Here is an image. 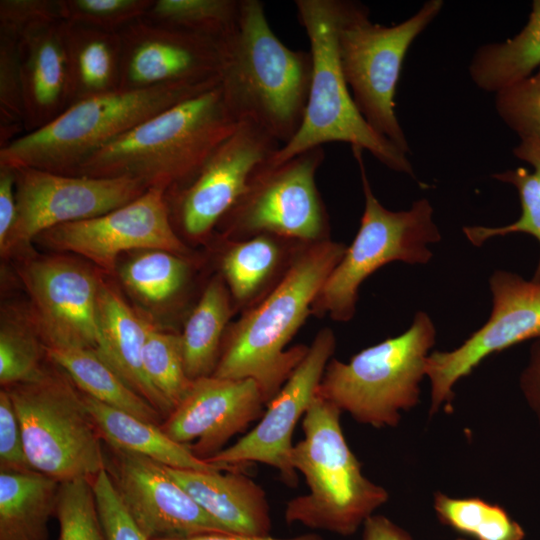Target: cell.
Here are the masks:
<instances>
[{
	"label": "cell",
	"mask_w": 540,
	"mask_h": 540,
	"mask_svg": "<svg viewBox=\"0 0 540 540\" xmlns=\"http://www.w3.org/2000/svg\"><path fill=\"white\" fill-rule=\"evenodd\" d=\"M29 295V317L47 348L98 346L101 277L65 256L30 258L18 268Z\"/></svg>",
	"instance_id": "cell-16"
},
{
	"label": "cell",
	"mask_w": 540,
	"mask_h": 540,
	"mask_svg": "<svg viewBox=\"0 0 540 540\" xmlns=\"http://www.w3.org/2000/svg\"><path fill=\"white\" fill-rule=\"evenodd\" d=\"M45 345L25 315L6 314L0 328V383L2 387L27 383L40 378L48 367Z\"/></svg>",
	"instance_id": "cell-34"
},
{
	"label": "cell",
	"mask_w": 540,
	"mask_h": 540,
	"mask_svg": "<svg viewBox=\"0 0 540 540\" xmlns=\"http://www.w3.org/2000/svg\"><path fill=\"white\" fill-rule=\"evenodd\" d=\"M219 84L119 89L75 102L44 127L0 149V166L73 175L91 155L145 120Z\"/></svg>",
	"instance_id": "cell-5"
},
{
	"label": "cell",
	"mask_w": 540,
	"mask_h": 540,
	"mask_svg": "<svg viewBox=\"0 0 540 540\" xmlns=\"http://www.w3.org/2000/svg\"><path fill=\"white\" fill-rule=\"evenodd\" d=\"M120 89L220 83L226 45L142 18L119 32Z\"/></svg>",
	"instance_id": "cell-18"
},
{
	"label": "cell",
	"mask_w": 540,
	"mask_h": 540,
	"mask_svg": "<svg viewBox=\"0 0 540 540\" xmlns=\"http://www.w3.org/2000/svg\"><path fill=\"white\" fill-rule=\"evenodd\" d=\"M240 11L241 0H154L144 18L226 45Z\"/></svg>",
	"instance_id": "cell-31"
},
{
	"label": "cell",
	"mask_w": 540,
	"mask_h": 540,
	"mask_svg": "<svg viewBox=\"0 0 540 540\" xmlns=\"http://www.w3.org/2000/svg\"><path fill=\"white\" fill-rule=\"evenodd\" d=\"M341 414L316 395L303 416L304 438L293 446L291 463L308 492L286 503L284 520L346 537L388 501L389 493L363 474L344 436Z\"/></svg>",
	"instance_id": "cell-4"
},
{
	"label": "cell",
	"mask_w": 540,
	"mask_h": 540,
	"mask_svg": "<svg viewBox=\"0 0 540 540\" xmlns=\"http://www.w3.org/2000/svg\"><path fill=\"white\" fill-rule=\"evenodd\" d=\"M539 68L540 0H535L522 30L505 41L479 46L471 57L468 72L477 88L496 94Z\"/></svg>",
	"instance_id": "cell-29"
},
{
	"label": "cell",
	"mask_w": 540,
	"mask_h": 540,
	"mask_svg": "<svg viewBox=\"0 0 540 540\" xmlns=\"http://www.w3.org/2000/svg\"><path fill=\"white\" fill-rule=\"evenodd\" d=\"M436 341L431 317L418 311L402 334L367 347L348 362L332 358L317 396L374 428L396 427L419 403L420 383Z\"/></svg>",
	"instance_id": "cell-7"
},
{
	"label": "cell",
	"mask_w": 540,
	"mask_h": 540,
	"mask_svg": "<svg viewBox=\"0 0 540 540\" xmlns=\"http://www.w3.org/2000/svg\"><path fill=\"white\" fill-rule=\"evenodd\" d=\"M352 152L360 170L364 211L353 242L324 282L311 309L312 315H328L338 322L353 318L359 288L372 273L396 261L426 264L432 257L428 245L441 239L428 199L416 200L408 210L385 208L371 189L364 151L353 147Z\"/></svg>",
	"instance_id": "cell-9"
},
{
	"label": "cell",
	"mask_w": 540,
	"mask_h": 540,
	"mask_svg": "<svg viewBox=\"0 0 540 540\" xmlns=\"http://www.w3.org/2000/svg\"><path fill=\"white\" fill-rule=\"evenodd\" d=\"M312 56V77L301 126L270 158L282 162L330 142H344L368 151L387 168L417 180L408 155L378 134L359 112L343 76L336 47L337 0H296Z\"/></svg>",
	"instance_id": "cell-6"
},
{
	"label": "cell",
	"mask_w": 540,
	"mask_h": 540,
	"mask_svg": "<svg viewBox=\"0 0 540 540\" xmlns=\"http://www.w3.org/2000/svg\"><path fill=\"white\" fill-rule=\"evenodd\" d=\"M361 540H413V538L390 518L373 514L362 526Z\"/></svg>",
	"instance_id": "cell-46"
},
{
	"label": "cell",
	"mask_w": 540,
	"mask_h": 540,
	"mask_svg": "<svg viewBox=\"0 0 540 540\" xmlns=\"http://www.w3.org/2000/svg\"><path fill=\"white\" fill-rule=\"evenodd\" d=\"M17 219L2 256H10L53 227L97 217L124 206L147 188L128 177H91L13 168Z\"/></svg>",
	"instance_id": "cell-13"
},
{
	"label": "cell",
	"mask_w": 540,
	"mask_h": 540,
	"mask_svg": "<svg viewBox=\"0 0 540 540\" xmlns=\"http://www.w3.org/2000/svg\"><path fill=\"white\" fill-rule=\"evenodd\" d=\"M142 359L147 379L173 410L193 383L185 370L179 334L150 324Z\"/></svg>",
	"instance_id": "cell-35"
},
{
	"label": "cell",
	"mask_w": 540,
	"mask_h": 540,
	"mask_svg": "<svg viewBox=\"0 0 540 540\" xmlns=\"http://www.w3.org/2000/svg\"><path fill=\"white\" fill-rule=\"evenodd\" d=\"M0 470H33L27 460L21 424L7 391H0Z\"/></svg>",
	"instance_id": "cell-43"
},
{
	"label": "cell",
	"mask_w": 540,
	"mask_h": 540,
	"mask_svg": "<svg viewBox=\"0 0 540 540\" xmlns=\"http://www.w3.org/2000/svg\"><path fill=\"white\" fill-rule=\"evenodd\" d=\"M513 154L531 165L540 187V143L534 139H520L519 144L513 148Z\"/></svg>",
	"instance_id": "cell-48"
},
{
	"label": "cell",
	"mask_w": 540,
	"mask_h": 540,
	"mask_svg": "<svg viewBox=\"0 0 540 540\" xmlns=\"http://www.w3.org/2000/svg\"><path fill=\"white\" fill-rule=\"evenodd\" d=\"M55 515L59 522L58 540H107L91 479L60 483Z\"/></svg>",
	"instance_id": "cell-37"
},
{
	"label": "cell",
	"mask_w": 540,
	"mask_h": 540,
	"mask_svg": "<svg viewBox=\"0 0 540 540\" xmlns=\"http://www.w3.org/2000/svg\"><path fill=\"white\" fill-rule=\"evenodd\" d=\"M492 311L483 326L458 347L433 351L426 364L429 416L450 407L455 385L487 357L529 339H540V282L495 270L489 278Z\"/></svg>",
	"instance_id": "cell-12"
},
{
	"label": "cell",
	"mask_w": 540,
	"mask_h": 540,
	"mask_svg": "<svg viewBox=\"0 0 540 540\" xmlns=\"http://www.w3.org/2000/svg\"><path fill=\"white\" fill-rule=\"evenodd\" d=\"M519 385L540 424V339H536L531 346L529 360L520 375Z\"/></svg>",
	"instance_id": "cell-45"
},
{
	"label": "cell",
	"mask_w": 540,
	"mask_h": 540,
	"mask_svg": "<svg viewBox=\"0 0 540 540\" xmlns=\"http://www.w3.org/2000/svg\"><path fill=\"white\" fill-rule=\"evenodd\" d=\"M498 181L513 185L521 203L520 217L501 227L465 226L462 231L474 245L481 246L487 240L512 233H526L536 238L540 244V187L533 171L524 167L494 173ZM540 282V258L532 278Z\"/></svg>",
	"instance_id": "cell-36"
},
{
	"label": "cell",
	"mask_w": 540,
	"mask_h": 540,
	"mask_svg": "<svg viewBox=\"0 0 540 540\" xmlns=\"http://www.w3.org/2000/svg\"><path fill=\"white\" fill-rule=\"evenodd\" d=\"M35 240L80 255L106 274H112L120 254L130 250L160 249L192 257L171 221L166 191L158 187L103 215L48 229Z\"/></svg>",
	"instance_id": "cell-15"
},
{
	"label": "cell",
	"mask_w": 540,
	"mask_h": 540,
	"mask_svg": "<svg viewBox=\"0 0 540 540\" xmlns=\"http://www.w3.org/2000/svg\"><path fill=\"white\" fill-rule=\"evenodd\" d=\"M239 124L219 84L145 120L91 155L73 175L128 177L167 191L187 183Z\"/></svg>",
	"instance_id": "cell-2"
},
{
	"label": "cell",
	"mask_w": 540,
	"mask_h": 540,
	"mask_svg": "<svg viewBox=\"0 0 540 540\" xmlns=\"http://www.w3.org/2000/svg\"><path fill=\"white\" fill-rule=\"evenodd\" d=\"M25 134L19 41L0 34V149Z\"/></svg>",
	"instance_id": "cell-38"
},
{
	"label": "cell",
	"mask_w": 540,
	"mask_h": 540,
	"mask_svg": "<svg viewBox=\"0 0 540 540\" xmlns=\"http://www.w3.org/2000/svg\"><path fill=\"white\" fill-rule=\"evenodd\" d=\"M164 467L194 501L229 532L270 536L272 519L266 493L248 473Z\"/></svg>",
	"instance_id": "cell-21"
},
{
	"label": "cell",
	"mask_w": 540,
	"mask_h": 540,
	"mask_svg": "<svg viewBox=\"0 0 540 540\" xmlns=\"http://www.w3.org/2000/svg\"><path fill=\"white\" fill-rule=\"evenodd\" d=\"M438 520L474 540H523L522 526L507 511L479 497L458 498L441 491L434 494Z\"/></svg>",
	"instance_id": "cell-33"
},
{
	"label": "cell",
	"mask_w": 540,
	"mask_h": 540,
	"mask_svg": "<svg viewBox=\"0 0 540 540\" xmlns=\"http://www.w3.org/2000/svg\"><path fill=\"white\" fill-rule=\"evenodd\" d=\"M456 540H469V539H466V538H458Z\"/></svg>",
	"instance_id": "cell-49"
},
{
	"label": "cell",
	"mask_w": 540,
	"mask_h": 540,
	"mask_svg": "<svg viewBox=\"0 0 540 540\" xmlns=\"http://www.w3.org/2000/svg\"><path fill=\"white\" fill-rule=\"evenodd\" d=\"M15 181V170L0 166V247L6 243L17 219Z\"/></svg>",
	"instance_id": "cell-44"
},
{
	"label": "cell",
	"mask_w": 540,
	"mask_h": 540,
	"mask_svg": "<svg viewBox=\"0 0 540 540\" xmlns=\"http://www.w3.org/2000/svg\"><path fill=\"white\" fill-rule=\"evenodd\" d=\"M150 322L124 301L120 292L101 278L97 296L98 355L166 418L170 406L153 388L143 368V347Z\"/></svg>",
	"instance_id": "cell-23"
},
{
	"label": "cell",
	"mask_w": 540,
	"mask_h": 540,
	"mask_svg": "<svg viewBox=\"0 0 540 540\" xmlns=\"http://www.w3.org/2000/svg\"><path fill=\"white\" fill-rule=\"evenodd\" d=\"M191 258L160 249L141 250L120 270L123 284L150 303L174 299L191 275Z\"/></svg>",
	"instance_id": "cell-32"
},
{
	"label": "cell",
	"mask_w": 540,
	"mask_h": 540,
	"mask_svg": "<svg viewBox=\"0 0 540 540\" xmlns=\"http://www.w3.org/2000/svg\"><path fill=\"white\" fill-rule=\"evenodd\" d=\"M104 450L105 469L148 540L231 533L203 510L163 465L110 446Z\"/></svg>",
	"instance_id": "cell-19"
},
{
	"label": "cell",
	"mask_w": 540,
	"mask_h": 540,
	"mask_svg": "<svg viewBox=\"0 0 540 540\" xmlns=\"http://www.w3.org/2000/svg\"><path fill=\"white\" fill-rule=\"evenodd\" d=\"M3 388L16 409L33 470L62 483L92 479L105 469L102 439L82 393L60 367L47 368L34 381Z\"/></svg>",
	"instance_id": "cell-10"
},
{
	"label": "cell",
	"mask_w": 540,
	"mask_h": 540,
	"mask_svg": "<svg viewBox=\"0 0 540 540\" xmlns=\"http://www.w3.org/2000/svg\"><path fill=\"white\" fill-rule=\"evenodd\" d=\"M335 347V335L330 328L318 331L307 354L266 406L258 424L234 444L205 460L227 467L262 463L276 469L288 487H296L298 473L291 463L293 433L316 396Z\"/></svg>",
	"instance_id": "cell-17"
},
{
	"label": "cell",
	"mask_w": 540,
	"mask_h": 540,
	"mask_svg": "<svg viewBox=\"0 0 540 540\" xmlns=\"http://www.w3.org/2000/svg\"><path fill=\"white\" fill-rule=\"evenodd\" d=\"M60 21L58 0L0 1V34L18 41L31 32Z\"/></svg>",
	"instance_id": "cell-42"
},
{
	"label": "cell",
	"mask_w": 540,
	"mask_h": 540,
	"mask_svg": "<svg viewBox=\"0 0 540 540\" xmlns=\"http://www.w3.org/2000/svg\"><path fill=\"white\" fill-rule=\"evenodd\" d=\"M46 348L48 359L60 367L83 394L142 420L161 425L164 416L130 388L95 350Z\"/></svg>",
	"instance_id": "cell-30"
},
{
	"label": "cell",
	"mask_w": 540,
	"mask_h": 540,
	"mask_svg": "<svg viewBox=\"0 0 540 540\" xmlns=\"http://www.w3.org/2000/svg\"><path fill=\"white\" fill-rule=\"evenodd\" d=\"M443 5L428 0L411 17L385 26L370 20L364 4L337 0V54L353 100L368 124L407 155L411 149L395 113L396 87L409 47Z\"/></svg>",
	"instance_id": "cell-8"
},
{
	"label": "cell",
	"mask_w": 540,
	"mask_h": 540,
	"mask_svg": "<svg viewBox=\"0 0 540 540\" xmlns=\"http://www.w3.org/2000/svg\"><path fill=\"white\" fill-rule=\"evenodd\" d=\"M235 312L223 278L215 275L206 284L179 334L185 370L191 380L213 375L229 320Z\"/></svg>",
	"instance_id": "cell-28"
},
{
	"label": "cell",
	"mask_w": 540,
	"mask_h": 540,
	"mask_svg": "<svg viewBox=\"0 0 540 540\" xmlns=\"http://www.w3.org/2000/svg\"><path fill=\"white\" fill-rule=\"evenodd\" d=\"M154 0H58L62 21L119 33L144 18Z\"/></svg>",
	"instance_id": "cell-39"
},
{
	"label": "cell",
	"mask_w": 540,
	"mask_h": 540,
	"mask_svg": "<svg viewBox=\"0 0 540 540\" xmlns=\"http://www.w3.org/2000/svg\"><path fill=\"white\" fill-rule=\"evenodd\" d=\"M0 471V540H48L60 482L35 470Z\"/></svg>",
	"instance_id": "cell-26"
},
{
	"label": "cell",
	"mask_w": 540,
	"mask_h": 540,
	"mask_svg": "<svg viewBox=\"0 0 540 540\" xmlns=\"http://www.w3.org/2000/svg\"><path fill=\"white\" fill-rule=\"evenodd\" d=\"M150 540H325L323 537L316 533H305L297 535L290 538H275L270 536L266 537H252L244 536L235 533H203L196 534L186 537H175V538H160V539H150Z\"/></svg>",
	"instance_id": "cell-47"
},
{
	"label": "cell",
	"mask_w": 540,
	"mask_h": 540,
	"mask_svg": "<svg viewBox=\"0 0 540 540\" xmlns=\"http://www.w3.org/2000/svg\"><path fill=\"white\" fill-rule=\"evenodd\" d=\"M325 159L323 147L282 162L269 159L217 225L221 239L238 240L268 234L301 244L330 238L329 217L316 185Z\"/></svg>",
	"instance_id": "cell-11"
},
{
	"label": "cell",
	"mask_w": 540,
	"mask_h": 540,
	"mask_svg": "<svg viewBox=\"0 0 540 540\" xmlns=\"http://www.w3.org/2000/svg\"><path fill=\"white\" fill-rule=\"evenodd\" d=\"M107 540H148L124 505L106 469L91 479Z\"/></svg>",
	"instance_id": "cell-41"
},
{
	"label": "cell",
	"mask_w": 540,
	"mask_h": 540,
	"mask_svg": "<svg viewBox=\"0 0 540 540\" xmlns=\"http://www.w3.org/2000/svg\"><path fill=\"white\" fill-rule=\"evenodd\" d=\"M265 403L252 379H226L213 375L193 380L184 399L161 424L173 440L189 445L201 459L225 448L236 434L260 419Z\"/></svg>",
	"instance_id": "cell-20"
},
{
	"label": "cell",
	"mask_w": 540,
	"mask_h": 540,
	"mask_svg": "<svg viewBox=\"0 0 540 540\" xmlns=\"http://www.w3.org/2000/svg\"><path fill=\"white\" fill-rule=\"evenodd\" d=\"M25 133L44 127L71 105L63 21L19 40Z\"/></svg>",
	"instance_id": "cell-22"
},
{
	"label": "cell",
	"mask_w": 540,
	"mask_h": 540,
	"mask_svg": "<svg viewBox=\"0 0 540 540\" xmlns=\"http://www.w3.org/2000/svg\"><path fill=\"white\" fill-rule=\"evenodd\" d=\"M82 393V392H81ZM85 407L107 446L147 457L161 465L196 471H241L253 465L227 467L197 457L189 445L170 438L161 428L82 393Z\"/></svg>",
	"instance_id": "cell-25"
},
{
	"label": "cell",
	"mask_w": 540,
	"mask_h": 540,
	"mask_svg": "<svg viewBox=\"0 0 540 540\" xmlns=\"http://www.w3.org/2000/svg\"><path fill=\"white\" fill-rule=\"evenodd\" d=\"M346 248L331 239L302 245L280 281L228 327L213 376L254 380L267 406L307 354L287 345Z\"/></svg>",
	"instance_id": "cell-1"
},
{
	"label": "cell",
	"mask_w": 540,
	"mask_h": 540,
	"mask_svg": "<svg viewBox=\"0 0 540 540\" xmlns=\"http://www.w3.org/2000/svg\"><path fill=\"white\" fill-rule=\"evenodd\" d=\"M495 111L520 139L540 143V68L526 79L498 92Z\"/></svg>",
	"instance_id": "cell-40"
},
{
	"label": "cell",
	"mask_w": 540,
	"mask_h": 540,
	"mask_svg": "<svg viewBox=\"0 0 540 540\" xmlns=\"http://www.w3.org/2000/svg\"><path fill=\"white\" fill-rule=\"evenodd\" d=\"M281 145L260 127L240 123L185 184L166 191L174 228L206 242L245 191L255 170Z\"/></svg>",
	"instance_id": "cell-14"
},
{
	"label": "cell",
	"mask_w": 540,
	"mask_h": 540,
	"mask_svg": "<svg viewBox=\"0 0 540 540\" xmlns=\"http://www.w3.org/2000/svg\"><path fill=\"white\" fill-rule=\"evenodd\" d=\"M71 104L120 89L122 44L119 33L63 21Z\"/></svg>",
	"instance_id": "cell-27"
},
{
	"label": "cell",
	"mask_w": 540,
	"mask_h": 540,
	"mask_svg": "<svg viewBox=\"0 0 540 540\" xmlns=\"http://www.w3.org/2000/svg\"><path fill=\"white\" fill-rule=\"evenodd\" d=\"M312 77L310 51L287 47L259 0H241L237 29L226 44L220 88L239 123L254 124L281 146L299 130Z\"/></svg>",
	"instance_id": "cell-3"
},
{
	"label": "cell",
	"mask_w": 540,
	"mask_h": 540,
	"mask_svg": "<svg viewBox=\"0 0 540 540\" xmlns=\"http://www.w3.org/2000/svg\"><path fill=\"white\" fill-rule=\"evenodd\" d=\"M220 241L225 245L219 260L223 278L241 313L260 301L283 277L299 248L304 245L262 234Z\"/></svg>",
	"instance_id": "cell-24"
}]
</instances>
